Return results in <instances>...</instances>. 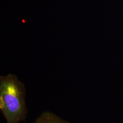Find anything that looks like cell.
Listing matches in <instances>:
<instances>
[{
    "label": "cell",
    "instance_id": "7a4b0ae2",
    "mask_svg": "<svg viewBox=\"0 0 123 123\" xmlns=\"http://www.w3.org/2000/svg\"><path fill=\"white\" fill-rule=\"evenodd\" d=\"M31 123H70L62 119L57 115L49 111H45L40 114L35 121Z\"/></svg>",
    "mask_w": 123,
    "mask_h": 123
},
{
    "label": "cell",
    "instance_id": "6da1fadb",
    "mask_svg": "<svg viewBox=\"0 0 123 123\" xmlns=\"http://www.w3.org/2000/svg\"><path fill=\"white\" fill-rule=\"evenodd\" d=\"M26 90L15 75L0 77V110L6 123L25 121L28 114Z\"/></svg>",
    "mask_w": 123,
    "mask_h": 123
}]
</instances>
